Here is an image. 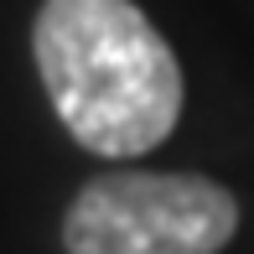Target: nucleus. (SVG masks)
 <instances>
[{
  "instance_id": "obj_1",
  "label": "nucleus",
  "mask_w": 254,
  "mask_h": 254,
  "mask_svg": "<svg viewBox=\"0 0 254 254\" xmlns=\"http://www.w3.org/2000/svg\"><path fill=\"white\" fill-rule=\"evenodd\" d=\"M42 88L94 156H145L182 120V67L135 0H42L31 26Z\"/></svg>"
},
{
  "instance_id": "obj_2",
  "label": "nucleus",
  "mask_w": 254,
  "mask_h": 254,
  "mask_svg": "<svg viewBox=\"0 0 254 254\" xmlns=\"http://www.w3.org/2000/svg\"><path fill=\"white\" fill-rule=\"evenodd\" d=\"M239 234V197L192 171H104L67 202V254H218Z\"/></svg>"
}]
</instances>
